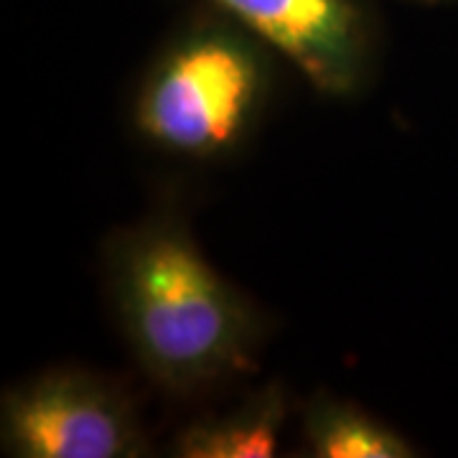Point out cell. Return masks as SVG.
<instances>
[{
  "mask_svg": "<svg viewBox=\"0 0 458 458\" xmlns=\"http://www.w3.org/2000/svg\"><path fill=\"white\" fill-rule=\"evenodd\" d=\"M102 285L140 375L171 400H197L252 375L267 316L199 245L179 207L110 232Z\"/></svg>",
  "mask_w": 458,
  "mask_h": 458,
  "instance_id": "1",
  "label": "cell"
},
{
  "mask_svg": "<svg viewBox=\"0 0 458 458\" xmlns=\"http://www.w3.org/2000/svg\"><path fill=\"white\" fill-rule=\"evenodd\" d=\"M278 62L245 26L204 5L143 69L131 99L135 138L179 164L234 158L270 110Z\"/></svg>",
  "mask_w": 458,
  "mask_h": 458,
  "instance_id": "2",
  "label": "cell"
},
{
  "mask_svg": "<svg viewBox=\"0 0 458 458\" xmlns=\"http://www.w3.org/2000/svg\"><path fill=\"white\" fill-rule=\"evenodd\" d=\"M0 448L11 458L153 454L131 387L120 377L82 364H54L3 393Z\"/></svg>",
  "mask_w": 458,
  "mask_h": 458,
  "instance_id": "3",
  "label": "cell"
},
{
  "mask_svg": "<svg viewBox=\"0 0 458 458\" xmlns=\"http://www.w3.org/2000/svg\"><path fill=\"white\" fill-rule=\"evenodd\" d=\"M258 36L316 92L354 99L375 82L379 21L372 0H201Z\"/></svg>",
  "mask_w": 458,
  "mask_h": 458,
  "instance_id": "4",
  "label": "cell"
},
{
  "mask_svg": "<svg viewBox=\"0 0 458 458\" xmlns=\"http://www.w3.org/2000/svg\"><path fill=\"white\" fill-rule=\"evenodd\" d=\"M293 415L288 387L280 379L252 387L232 408L204 412L176 430L168 456L270 458L280 451Z\"/></svg>",
  "mask_w": 458,
  "mask_h": 458,
  "instance_id": "5",
  "label": "cell"
},
{
  "mask_svg": "<svg viewBox=\"0 0 458 458\" xmlns=\"http://www.w3.org/2000/svg\"><path fill=\"white\" fill-rule=\"evenodd\" d=\"M303 454L311 458H415L397 428L342 394L318 390L298 408Z\"/></svg>",
  "mask_w": 458,
  "mask_h": 458,
  "instance_id": "6",
  "label": "cell"
},
{
  "mask_svg": "<svg viewBox=\"0 0 458 458\" xmlns=\"http://www.w3.org/2000/svg\"><path fill=\"white\" fill-rule=\"evenodd\" d=\"M418 3H451V0H418Z\"/></svg>",
  "mask_w": 458,
  "mask_h": 458,
  "instance_id": "7",
  "label": "cell"
}]
</instances>
